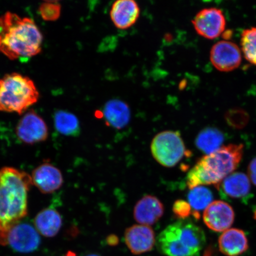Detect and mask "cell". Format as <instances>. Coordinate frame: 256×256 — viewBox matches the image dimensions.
I'll return each mask as SVG.
<instances>
[{
	"instance_id": "603a6c76",
	"label": "cell",
	"mask_w": 256,
	"mask_h": 256,
	"mask_svg": "<svg viewBox=\"0 0 256 256\" xmlns=\"http://www.w3.org/2000/svg\"><path fill=\"white\" fill-rule=\"evenodd\" d=\"M241 48L246 60L256 66V27L246 28L242 31Z\"/></svg>"
},
{
	"instance_id": "7c38bea8",
	"label": "cell",
	"mask_w": 256,
	"mask_h": 256,
	"mask_svg": "<svg viewBox=\"0 0 256 256\" xmlns=\"http://www.w3.org/2000/svg\"><path fill=\"white\" fill-rule=\"evenodd\" d=\"M124 242L132 254L139 255L152 251L156 242L154 232L151 227L134 225L124 232Z\"/></svg>"
},
{
	"instance_id": "ac0fdd59",
	"label": "cell",
	"mask_w": 256,
	"mask_h": 256,
	"mask_svg": "<svg viewBox=\"0 0 256 256\" xmlns=\"http://www.w3.org/2000/svg\"><path fill=\"white\" fill-rule=\"evenodd\" d=\"M35 228L46 238H54L62 225L60 214L56 208L50 206L40 211L34 219Z\"/></svg>"
},
{
	"instance_id": "5b68a950",
	"label": "cell",
	"mask_w": 256,
	"mask_h": 256,
	"mask_svg": "<svg viewBox=\"0 0 256 256\" xmlns=\"http://www.w3.org/2000/svg\"><path fill=\"white\" fill-rule=\"evenodd\" d=\"M40 94L32 80L14 72L0 78V111L23 114L36 104Z\"/></svg>"
},
{
	"instance_id": "52a82bcc",
	"label": "cell",
	"mask_w": 256,
	"mask_h": 256,
	"mask_svg": "<svg viewBox=\"0 0 256 256\" xmlns=\"http://www.w3.org/2000/svg\"><path fill=\"white\" fill-rule=\"evenodd\" d=\"M198 34L208 40H215L226 30L224 12L216 8H206L198 12L192 21Z\"/></svg>"
},
{
	"instance_id": "9a60e30c",
	"label": "cell",
	"mask_w": 256,
	"mask_h": 256,
	"mask_svg": "<svg viewBox=\"0 0 256 256\" xmlns=\"http://www.w3.org/2000/svg\"><path fill=\"white\" fill-rule=\"evenodd\" d=\"M140 8L134 0H118L115 2L110 12V18L115 26L124 30L132 26L139 18Z\"/></svg>"
},
{
	"instance_id": "8fae6325",
	"label": "cell",
	"mask_w": 256,
	"mask_h": 256,
	"mask_svg": "<svg viewBox=\"0 0 256 256\" xmlns=\"http://www.w3.org/2000/svg\"><path fill=\"white\" fill-rule=\"evenodd\" d=\"M234 218L232 208L222 200L212 202L204 210L203 215L206 225L216 232H224L230 229Z\"/></svg>"
},
{
	"instance_id": "8992f818",
	"label": "cell",
	"mask_w": 256,
	"mask_h": 256,
	"mask_svg": "<svg viewBox=\"0 0 256 256\" xmlns=\"http://www.w3.org/2000/svg\"><path fill=\"white\" fill-rule=\"evenodd\" d=\"M151 150L156 161L167 168L174 167L186 152L180 134L174 130L163 131L156 136Z\"/></svg>"
},
{
	"instance_id": "d6986e66",
	"label": "cell",
	"mask_w": 256,
	"mask_h": 256,
	"mask_svg": "<svg viewBox=\"0 0 256 256\" xmlns=\"http://www.w3.org/2000/svg\"><path fill=\"white\" fill-rule=\"evenodd\" d=\"M104 120L110 126L120 130L130 122V111L124 102L114 99L107 102L104 108Z\"/></svg>"
},
{
	"instance_id": "cb8c5ba5",
	"label": "cell",
	"mask_w": 256,
	"mask_h": 256,
	"mask_svg": "<svg viewBox=\"0 0 256 256\" xmlns=\"http://www.w3.org/2000/svg\"><path fill=\"white\" fill-rule=\"evenodd\" d=\"M39 12L44 20L56 21L60 15L62 5L58 2H44L40 5Z\"/></svg>"
},
{
	"instance_id": "ffe728a7",
	"label": "cell",
	"mask_w": 256,
	"mask_h": 256,
	"mask_svg": "<svg viewBox=\"0 0 256 256\" xmlns=\"http://www.w3.org/2000/svg\"><path fill=\"white\" fill-rule=\"evenodd\" d=\"M224 142V134L219 130L206 128L198 134L195 145L200 152L208 155L222 148Z\"/></svg>"
},
{
	"instance_id": "277c9868",
	"label": "cell",
	"mask_w": 256,
	"mask_h": 256,
	"mask_svg": "<svg viewBox=\"0 0 256 256\" xmlns=\"http://www.w3.org/2000/svg\"><path fill=\"white\" fill-rule=\"evenodd\" d=\"M206 244L203 230L185 220L168 226L156 240L159 251L167 256H196Z\"/></svg>"
},
{
	"instance_id": "6da1fadb",
	"label": "cell",
	"mask_w": 256,
	"mask_h": 256,
	"mask_svg": "<svg viewBox=\"0 0 256 256\" xmlns=\"http://www.w3.org/2000/svg\"><path fill=\"white\" fill-rule=\"evenodd\" d=\"M43 36L31 18L8 12L0 16V53L11 60L28 59L40 52Z\"/></svg>"
},
{
	"instance_id": "7a4b0ae2",
	"label": "cell",
	"mask_w": 256,
	"mask_h": 256,
	"mask_svg": "<svg viewBox=\"0 0 256 256\" xmlns=\"http://www.w3.org/2000/svg\"><path fill=\"white\" fill-rule=\"evenodd\" d=\"M26 172L14 168L0 169V220L9 226L28 214V193L33 185Z\"/></svg>"
},
{
	"instance_id": "ba28073f",
	"label": "cell",
	"mask_w": 256,
	"mask_h": 256,
	"mask_svg": "<svg viewBox=\"0 0 256 256\" xmlns=\"http://www.w3.org/2000/svg\"><path fill=\"white\" fill-rule=\"evenodd\" d=\"M16 133L21 142L30 145L44 142L48 136L46 122L34 110L25 114L16 128Z\"/></svg>"
},
{
	"instance_id": "4316f807",
	"label": "cell",
	"mask_w": 256,
	"mask_h": 256,
	"mask_svg": "<svg viewBox=\"0 0 256 256\" xmlns=\"http://www.w3.org/2000/svg\"><path fill=\"white\" fill-rule=\"evenodd\" d=\"M248 174L249 179L252 183L256 186V158L252 160L248 167Z\"/></svg>"
},
{
	"instance_id": "3957f363",
	"label": "cell",
	"mask_w": 256,
	"mask_h": 256,
	"mask_svg": "<svg viewBox=\"0 0 256 256\" xmlns=\"http://www.w3.org/2000/svg\"><path fill=\"white\" fill-rule=\"evenodd\" d=\"M243 151L242 144H230L203 156L188 172V186L190 190L202 185L216 186L238 168Z\"/></svg>"
},
{
	"instance_id": "f546056e",
	"label": "cell",
	"mask_w": 256,
	"mask_h": 256,
	"mask_svg": "<svg viewBox=\"0 0 256 256\" xmlns=\"http://www.w3.org/2000/svg\"><path fill=\"white\" fill-rule=\"evenodd\" d=\"M87 256H99L98 255H97V254H89Z\"/></svg>"
},
{
	"instance_id": "44dd1931",
	"label": "cell",
	"mask_w": 256,
	"mask_h": 256,
	"mask_svg": "<svg viewBox=\"0 0 256 256\" xmlns=\"http://www.w3.org/2000/svg\"><path fill=\"white\" fill-rule=\"evenodd\" d=\"M54 121L57 132L63 136L75 137L81 132L78 118L70 112L56 110L54 114Z\"/></svg>"
},
{
	"instance_id": "f1b7e54d",
	"label": "cell",
	"mask_w": 256,
	"mask_h": 256,
	"mask_svg": "<svg viewBox=\"0 0 256 256\" xmlns=\"http://www.w3.org/2000/svg\"><path fill=\"white\" fill-rule=\"evenodd\" d=\"M64 256H76V252L72 251H68Z\"/></svg>"
},
{
	"instance_id": "484cf974",
	"label": "cell",
	"mask_w": 256,
	"mask_h": 256,
	"mask_svg": "<svg viewBox=\"0 0 256 256\" xmlns=\"http://www.w3.org/2000/svg\"><path fill=\"white\" fill-rule=\"evenodd\" d=\"M12 226L3 223L0 220V246L8 245L9 234Z\"/></svg>"
},
{
	"instance_id": "4fadbf2b",
	"label": "cell",
	"mask_w": 256,
	"mask_h": 256,
	"mask_svg": "<svg viewBox=\"0 0 256 256\" xmlns=\"http://www.w3.org/2000/svg\"><path fill=\"white\" fill-rule=\"evenodd\" d=\"M34 185L44 194H52L62 186L63 176L58 168L50 162H44L32 172Z\"/></svg>"
},
{
	"instance_id": "7402d4cb",
	"label": "cell",
	"mask_w": 256,
	"mask_h": 256,
	"mask_svg": "<svg viewBox=\"0 0 256 256\" xmlns=\"http://www.w3.org/2000/svg\"><path fill=\"white\" fill-rule=\"evenodd\" d=\"M188 199L192 209L196 213H199L200 210H206L214 202L212 192L203 186H200L190 190Z\"/></svg>"
},
{
	"instance_id": "83f0119b",
	"label": "cell",
	"mask_w": 256,
	"mask_h": 256,
	"mask_svg": "<svg viewBox=\"0 0 256 256\" xmlns=\"http://www.w3.org/2000/svg\"><path fill=\"white\" fill-rule=\"evenodd\" d=\"M212 251L211 250V249L210 248H208V250H206V252H204V256H212Z\"/></svg>"
},
{
	"instance_id": "e0dca14e",
	"label": "cell",
	"mask_w": 256,
	"mask_h": 256,
	"mask_svg": "<svg viewBox=\"0 0 256 256\" xmlns=\"http://www.w3.org/2000/svg\"><path fill=\"white\" fill-rule=\"evenodd\" d=\"M219 248L226 256H238L248 248L247 236L242 230L230 228L224 232L218 240Z\"/></svg>"
},
{
	"instance_id": "4dcf8cb0",
	"label": "cell",
	"mask_w": 256,
	"mask_h": 256,
	"mask_svg": "<svg viewBox=\"0 0 256 256\" xmlns=\"http://www.w3.org/2000/svg\"><path fill=\"white\" fill-rule=\"evenodd\" d=\"M254 218L256 220V210H255V212H254Z\"/></svg>"
},
{
	"instance_id": "5bb4252c",
	"label": "cell",
	"mask_w": 256,
	"mask_h": 256,
	"mask_svg": "<svg viewBox=\"0 0 256 256\" xmlns=\"http://www.w3.org/2000/svg\"><path fill=\"white\" fill-rule=\"evenodd\" d=\"M216 188L224 197L228 199L246 200L250 194L249 178L242 172H233L224 178Z\"/></svg>"
},
{
	"instance_id": "d4e9b609",
	"label": "cell",
	"mask_w": 256,
	"mask_h": 256,
	"mask_svg": "<svg viewBox=\"0 0 256 256\" xmlns=\"http://www.w3.org/2000/svg\"><path fill=\"white\" fill-rule=\"evenodd\" d=\"M192 209L190 204L184 200L176 201L172 207V211L175 216L182 220L187 218L192 214L194 216V212Z\"/></svg>"
},
{
	"instance_id": "9c48e42d",
	"label": "cell",
	"mask_w": 256,
	"mask_h": 256,
	"mask_svg": "<svg viewBox=\"0 0 256 256\" xmlns=\"http://www.w3.org/2000/svg\"><path fill=\"white\" fill-rule=\"evenodd\" d=\"M210 60L215 68L222 72H230L238 68L242 56L238 44L224 40L218 42L210 52Z\"/></svg>"
},
{
	"instance_id": "30bf717a",
	"label": "cell",
	"mask_w": 256,
	"mask_h": 256,
	"mask_svg": "<svg viewBox=\"0 0 256 256\" xmlns=\"http://www.w3.org/2000/svg\"><path fill=\"white\" fill-rule=\"evenodd\" d=\"M39 234L30 224L18 222L12 226L10 232L8 245L19 252L27 254L34 252L40 245Z\"/></svg>"
},
{
	"instance_id": "2e32d148",
	"label": "cell",
	"mask_w": 256,
	"mask_h": 256,
	"mask_svg": "<svg viewBox=\"0 0 256 256\" xmlns=\"http://www.w3.org/2000/svg\"><path fill=\"white\" fill-rule=\"evenodd\" d=\"M164 210V206L158 198L146 195L136 204L134 216L136 222L142 225L152 226L161 218Z\"/></svg>"
}]
</instances>
